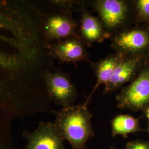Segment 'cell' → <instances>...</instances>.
I'll return each instance as SVG.
<instances>
[{
    "label": "cell",
    "mask_w": 149,
    "mask_h": 149,
    "mask_svg": "<svg viewBox=\"0 0 149 149\" xmlns=\"http://www.w3.org/2000/svg\"><path fill=\"white\" fill-rule=\"evenodd\" d=\"M58 130L71 149H86L88 141L95 135L92 125L93 115L85 103L71 104L53 111Z\"/></svg>",
    "instance_id": "obj_1"
},
{
    "label": "cell",
    "mask_w": 149,
    "mask_h": 149,
    "mask_svg": "<svg viewBox=\"0 0 149 149\" xmlns=\"http://www.w3.org/2000/svg\"><path fill=\"white\" fill-rule=\"evenodd\" d=\"M107 32L113 35L131 26L135 18L132 1L125 0H95L91 2Z\"/></svg>",
    "instance_id": "obj_2"
},
{
    "label": "cell",
    "mask_w": 149,
    "mask_h": 149,
    "mask_svg": "<svg viewBox=\"0 0 149 149\" xmlns=\"http://www.w3.org/2000/svg\"><path fill=\"white\" fill-rule=\"evenodd\" d=\"M117 106L121 109L137 112L149 105V66L145 65L137 77L123 86L116 96Z\"/></svg>",
    "instance_id": "obj_3"
},
{
    "label": "cell",
    "mask_w": 149,
    "mask_h": 149,
    "mask_svg": "<svg viewBox=\"0 0 149 149\" xmlns=\"http://www.w3.org/2000/svg\"><path fill=\"white\" fill-rule=\"evenodd\" d=\"M111 48L124 56H144L149 54V29L140 26L127 28L111 37Z\"/></svg>",
    "instance_id": "obj_4"
},
{
    "label": "cell",
    "mask_w": 149,
    "mask_h": 149,
    "mask_svg": "<svg viewBox=\"0 0 149 149\" xmlns=\"http://www.w3.org/2000/svg\"><path fill=\"white\" fill-rule=\"evenodd\" d=\"M42 77L50 101L62 108L73 104L78 92L69 74L59 70L54 72L47 70L42 73Z\"/></svg>",
    "instance_id": "obj_5"
},
{
    "label": "cell",
    "mask_w": 149,
    "mask_h": 149,
    "mask_svg": "<svg viewBox=\"0 0 149 149\" xmlns=\"http://www.w3.org/2000/svg\"><path fill=\"white\" fill-rule=\"evenodd\" d=\"M41 29L44 37L49 43L80 36L79 24L70 13L60 11L44 16L42 20Z\"/></svg>",
    "instance_id": "obj_6"
},
{
    "label": "cell",
    "mask_w": 149,
    "mask_h": 149,
    "mask_svg": "<svg viewBox=\"0 0 149 149\" xmlns=\"http://www.w3.org/2000/svg\"><path fill=\"white\" fill-rule=\"evenodd\" d=\"M22 137L27 142L23 149H65V140L54 122H40L34 131L24 130Z\"/></svg>",
    "instance_id": "obj_7"
},
{
    "label": "cell",
    "mask_w": 149,
    "mask_h": 149,
    "mask_svg": "<svg viewBox=\"0 0 149 149\" xmlns=\"http://www.w3.org/2000/svg\"><path fill=\"white\" fill-rule=\"evenodd\" d=\"M48 52L51 58L57 59L61 63L77 64L86 61L92 62L89 58L86 45L80 36H75L68 39L50 43Z\"/></svg>",
    "instance_id": "obj_8"
},
{
    "label": "cell",
    "mask_w": 149,
    "mask_h": 149,
    "mask_svg": "<svg viewBox=\"0 0 149 149\" xmlns=\"http://www.w3.org/2000/svg\"><path fill=\"white\" fill-rule=\"evenodd\" d=\"M146 60L144 56H124L116 68L111 79L104 86L103 94L122 88L125 84L135 80L146 64Z\"/></svg>",
    "instance_id": "obj_9"
},
{
    "label": "cell",
    "mask_w": 149,
    "mask_h": 149,
    "mask_svg": "<svg viewBox=\"0 0 149 149\" xmlns=\"http://www.w3.org/2000/svg\"><path fill=\"white\" fill-rule=\"evenodd\" d=\"M79 10L81 12L79 36L86 46L91 47L95 43H102L105 39L111 38L101 19L88 11L84 2Z\"/></svg>",
    "instance_id": "obj_10"
},
{
    "label": "cell",
    "mask_w": 149,
    "mask_h": 149,
    "mask_svg": "<svg viewBox=\"0 0 149 149\" xmlns=\"http://www.w3.org/2000/svg\"><path fill=\"white\" fill-rule=\"evenodd\" d=\"M124 58V56L122 54L115 52L96 62L91 63L94 74L96 75L97 81L90 95L86 100L85 103L86 105L88 106L92 96L98 87L102 84L106 85L109 82L116 68Z\"/></svg>",
    "instance_id": "obj_11"
},
{
    "label": "cell",
    "mask_w": 149,
    "mask_h": 149,
    "mask_svg": "<svg viewBox=\"0 0 149 149\" xmlns=\"http://www.w3.org/2000/svg\"><path fill=\"white\" fill-rule=\"evenodd\" d=\"M112 136L122 135L127 137L128 134L141 132L139 119L129 114H119L111 121Z\"/></svg>",
    "instance_id": "obj_12"
},
{
    "label": "cell",
    "mask_w": 149,
    "mask_h": 149,
    "mask_svg": "<svg viewBox=\"0 0 149 149\" xmlns=\"http://www.w3.org/2000/svg\"><path fill=\"white\" fill-rule=\"evenodd\" d=\"M132 3L135 18L149 29V0L134 1Z\"/></svg>",
    "instance_id": "obj_13"
},
{
    "label": "cell",
    "mask_w": 149,
    "mask_h": 149,
    "mask_svg": "<svg viewBox=\"0 0 149 149\" xmlns=\"http://www.w3.org/2000/svg\"><path fill=\"white\" fill-rule=\"evenodd\" d=\"M50 3L58 8L59 11L66 13H72V11L75 8L79 10L81 6L84 3L81 1L74 0H54L50 1Z\"/></svg>",
    "instance_id": "obj_14"
},
{
    "label": "cell",
    "mask_w": 149,
    "mask_h": 149,
    "mask_svg": "<svg viewBox=\"0 0 149 149\" xmlns=\"http://www.w3.org/2000/svg\"><path fill=\"white\" fill-rule=\"evenodd\" d=\"M125 149H149V140H135L127 144Z\"/></svg>",
    "instance_id": "obj_15"
},
{
    "label": "cell",
    "mask_w": 149,
    "mask_h": 149,
    "mask_svg": "<svg viewBox=\"0 0 149 149\" xmlns=\"http://www.w3.org/2000/svg\"><path fill=\"white\" fill-rule=\"evenodd\" d=\"M143 111L144 113L145 117L146 118L148 123H149V105L146 107Z\"/></svg>",
    "instance_id": "obj_16"
},
{
    "label": "cell",
    "mask_w": 149,
    "mask_h": 149,
    "mask_svg": "<svg viewBox=\"0 0 149 149\" xmlns=\"http://www.w3.org/2000/svg\"><path fill=\"white\" fill-rule=\"evenodd\" d=\"M145 65H148V66H149V55H148V56H147V58H146V64Z\"/></svg>",
    "instance_id": "obj_17"
},
{
    "label": "cell",
    "mask_w": 149,
    "mask_h": 149,
    "mask_svg": "<svg viewBox=\"0 0 149 149\" xmlns=\"http://www.w3.org/2000/svg\"><path fill=\"white\" fill-rule=\"evenodd\" d=\"M146 131L147 132V133L149 134V123L148 124V125H147V128H146Z\"/></svg>",
    "instance_id": "obj_18"
}]
</instances>
